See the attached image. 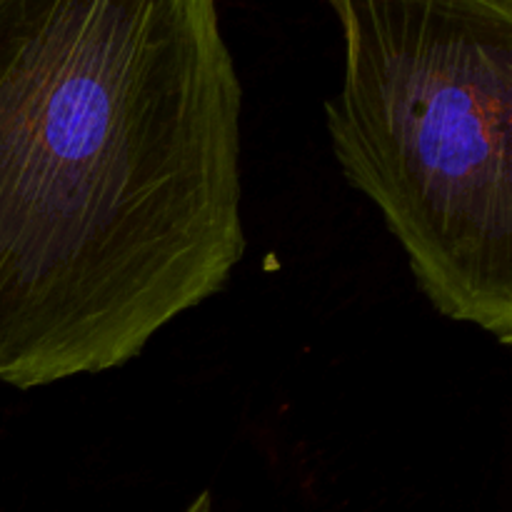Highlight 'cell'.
<instances>
[{"label": "cell", "mask_w": 512, "mask_h": 512, "mask_svg": "<svg viewBox=\"0 0 512 512\" xmlns=\"http://www.w3.org/2000/svg\"><path fill=\"white\" fill-rule=\"evenodd\" d=\"M218 0H0V383L123 368L245 255Z\"/></svg>", "instance_id": "1"}, {"label": "cell", "mask_w": 512, "mask_h": 512, "mask_svg": "<svg viewBox=\"0 0 512 512\" xmlns=\"http://www.w3.org/2000/svg\"><path fill=\"white\" fill-rule=\"evenodd\" d=\"M343 175L443 318L512 343V0H328Z\"/></svg>", "instance_id": "2"}, {"label": "cell", "mask_w": 512, "mask_h": 512, "mask_svg": "<svg viewBox=\"0 0 512 512\" xmlns=\"http://www.w3.org/2000/svg\"><path fill=\"white\" fill-rule=\"evenodd\" d=\"M183 512H213V495L208 490H203Z\"/></svg>", "instance_id": "3"}]
</instances>
